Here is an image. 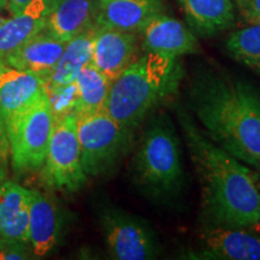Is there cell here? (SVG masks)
<instances>
[{
	"instance_id": "484cf974",
	"label": "cell",
	"mask_w": 260,
	"mask_h": 260,
	"mask_svg": "<svg viewBox=\"0 0 260 260\" xmlns=\"http://www.w3.org/2000/svg\"><path fill=\"white\" fill-rule=\"evenodd\" d=\"M10 157V148H9V140L6 135V129L4 123L0 117V180L4 176L8 167V159Z\"/></svg>"
},
{
	"instance_id": "4316f807",
	"label": "cell",
	"mask_w": 260,
	"mask_h": 260,
	"mask_svg": "<svg viewBox=\"0 0 260 260\" xmlns=\"http://www.w3.org/2000/svg\"><path fill=\"white\" fill-rule=\"evenodd\" d=\"M32 0H8V8L11 11L12 16L21 14Z\"/></svg>"
},
{
	"instance_id": "e0dca14e",
	"label": "cell",
	"mask_w": 260,
	"mask_h": 260,
	"mask_svg": "<svg viewBox=\"0 0 260 260\" xmlns=\"http://www.w3.org/2000/svg\"><path fill=\"white\" fill-rule=\"evenodd\" d=\"M161 12L162 0H109L99 4L96 24L136 32Z\"/></svg>"
},
{
	"instance_id": "f546056e",
	"label": "cell",
	"mask_w": 260,
	"mask_h": 260,
	"mask_svg": "<svg viewBox=\"0 0 260 260\" xmlns=\"http://www.w3.org/2000/svg\"><path fill=\"white\" fill-rule=\"evenodd\" d=\"M4 21H5V18L3 17V16H0V24H2Z\"/></svg>"
},
{
	"instance_id": "5bb4252c",
	"label": "cell",
	"mask_w": 260,
	"mask_h": 260,
	"mask_svg": "<svg viewBox=\"0 0 260 260\" xmlns=\"http://www.w3.org/2000/svg\"><path fill=\"white\" fill-rule=\"evenodd\" d=\"M65 45L67 42L41 31L6 57L3 63L38 75L46 83L56 69Z\"/></svg>"
},
{
	"instance_id": "7402d4cb",
	"label": "cell",
	"mask_w": 260,
	"mask_h": 260,
	"mask_svg": "<svg viewBox=\"0 0 260 260\" xmlns=\"http://www.w3.org/2000/svg\"><path fill=\"white\" fill-rule=\"evenodd\" d=\"M226 48L236 60L260 73V23L233 32Z\"/></svg>"
},
{
	"instance_id": "4dcf8cb0",
	"label": "cell",
	"mask_w": 260,
	"mask_h": 260,
	"mask_svg": "<svg viewBox=\"0 0 260 260\" xmlns=\"http://www.w3.org/2000/svg\"><path fill=\"white\" fill-rule=\"evenodd\" d=\"M98 3H99V4H102V3H105V2H109V0H96Z\"/></svg>"
},
{
	"instance_id": "5b68a950",
	"label": "cell",
	"mask_w": 260,
	"mask_h": 260,
	"mask_svg": "<svg viewBox=\"0 0 260 260\" xmlns=\"http://www.w3.org/2000/svg\"><path fill=\"white\" fill-rule=\"evenodd\" d=\"M54 126L46 92L24 111L19 112L6 124L10 155L16 172H28L42 168Z\"/></svg>"
},
{
	"instance_id": "2e32d148",
	"label": "cell",
	"mask_w": 260,
	"mask_h": 260,
	"mask_svg": "<svg viewBox=\"0 0 260 260\" xmlns=\"http://www.w3.org/2000/svg\"><path fill=\"white\" fill-rule=\"evenodd\" d=\"M31 189L15 182L0 184V240L28 243Z\"/></svg>"
},
{
	"instance_id": "d4e9b609",
	"label": "cell",
	"mask_w": 260,
	"mask_h": 260,
	"mask_svg": "<svg viewBox=\"0 0 260 260\" xmlns=\"http://www.w3.org/2000/svg\"><path fill=\"white\" fill-rule=\"evenodd\" d=\"M240 14L247 23H260V0H235Z\"/></svg>"
},
{
	"instance_id": "603a6c76",
	"label": "cell",
	"mask_w": 260,
	"mask_h": 260,
	"mask_svg": "<svg viewBox=\"0 0 260 260\" xmlns=\"http://www.w3.org/2000/svg\"><path fill=\"white\" fill-rule=\"evenodd\" d=\"M46 94L54 121L69 115V113H75V109H76V83L71 82L69 84H65V86L46 87Z\"/></svg>"
},
{
	"instance_id": "f1b7e54d",
	"label": "cell",
	"mask_w": 260,
	"mask_h": 260,
	"mask_svg": "<svg viewBox=\"0 0 260 260\" xmlns=\"http://www.w3.org/2000/svg\"><path fill=\"white\" fill-rule=\"evenodd\" d=\"M258 225H260V205H259V210H258Z\"/></svg>"
},
{
	"instance_id": "277c9868",
	"label": "cell",
	"mask_w": 260,
	"mask_h": 260,
	"mask_svg": "<svg viewBox=\"0 0 260 260\" xmlns=\"http://www.w3.org/2000/svg\"><path fill=\"white\" fill-rule=\"evenodd\" d=\"M134 177L138 186L157 200L172 199L183 188L180 141L168 119H154L142 136L134 158Z\"/></svg>"
},
{
	"instance_id": "44dd1931",
	"label": "cell",
	"mask_w": 260,
	"mask_h": 260,
	"mask_svg": "<svg viewBox=\"0 0 260 260\" xmlns=\"http://www.w3.org/2000/svg\"><path fill=\"white\" fill-rule=\"evenodd\" d=\"M76 109L75 113H89L105 110L111 81L92 61L80 70L76 80Z\"/></svg>"
},
{
	"instance_id": "9c48e42d",
	"label": "cell",
	"mask_w": 260,
	"mask_h": 260,
	"mask_svg": "<svg viewBox=\"0 0 260 260\" xmlns=\"http://www.w3.org/2000/svg\"><path fill=\"white\" fill-rule=\"evenodd\" d=\"M135 54V32L98 25L90 61L111 82L136 59Z\"/></svg>"
},
{
	"instance_id": "83f0119b",
	"label": "cell",
	"mask_w": 260,
	"mask_h": 260,
	"mask_svg": "<svg viewBox=\"0 0 260 260\" xmlns=\"http://www.w3.org/2000/svg\"><path fill=\"white\" fill-rule=\"evenodd\" d=\"M5 6H8V0H0V10L4 9Z\"/></svg>"
},
{
	"instance_id": "ba28073f",
	"label": "cell",
	"mask_w": 260,
	"mask_h": 260,
	"mask_svg": "<svg viewBox=\"0 0 260 260\" xmlns=\"http://www.w3.org/2000/svg\"><path fill=\"white\" fill-rule=\"evenodd\" d=\"M100 223L110 254L118 260L157 258L159 243L155 233L144 219L117 207H105Z\"/></svg>"
},
{
	"instance_id": "d6986e66",
	"label": "cell",
	"mask_w": 260,
	"mask_h": 260,
	"mask_svg": "<svg viewBox=\"0 0 260 260\" xmlns=\"http://www.w3.org/2000/svg\"><path fill=\"white\" fill-rule=\"evenodd\" d=\"M180 3L194 30L206 37L228 29L235 18L232 0H180Z\"/></svg>"
},
{
	"instance_id": "ac0fdd59",
	"label": "cell",
	"mask_w": 260,
	"mask_h": 260,
	"mask_svg": "<svg viewBox=\"0 0 260 260\" xmlns=\"http://www.w3.org/2000/svg\"><path fill=\"white\" fill-rule=\"evenodd\" d=\"M50 0H32L21 14L14 15L0 24V61L45 30Z\"/></svg>"
},
{
	"instance_id": "cb8c5ba5",
	"label": "cell",
	"mask_w": 260,
	"mask_h": 260,
	"mask_svg": "<svg viewBox=\"0 0 260 260\" xmlns=\"http://www.w3.org/2000/svg\"><path fill=\"white\" fill-rule=\"evenodd\" d=\"M27 243L0 240V260H23L29 258Z\"/></svg>"
},
{
	"instance_id": "3957f363",
	"label": "cell",
	"mask_w": 260,
	"mask_h": 260,
	"mask_svg": "<svg viewBox=\"0 0 260 260\" xmlns=\"http://www.w3.org/2000/svg\"><path fill=\"white\" fill-rule=\"evenodd\" d=\"M183 71L177 58L146 52L112 81L105 111L132 132L159 104L176 92Z\"/></svg>"
},
{
	"instance_id": "7c38bea8",
	"label": "cell",
	"mask_w": 260,
	"mask_h": 260,
	"mask_svg": "<svg viewBox=\"0 0 260 260\" xmlns=\"http://www.w3.org/2000/svg\"><path fill=\"white\" fill-rule=\"evenodd\" d=\"M203 258L260 260V237L243 228L214 225L203 237Z\"/></svg>"
},
{
	"instance_id": "4fadbf2b",
	"label": "cell",
	"mask_w": 260,
	"mask_h": 260,
	"mask_svg": "<svg viewBox=\"0 0 260 260\" xmlns=\"http://www.w3.org/2000/svg\"><path fill=\"white\" fill-rule=\"evenodd\" d=\"M146 52H158L178 58L183 54L197 53V39L177 19L159 14L142 28Z\"/></svg>"
},
{
	"instance_id": "1f68e13d",
	"label": "cell",
	"mask_w": 260,
	"mask_h": 260,
	"mask_svg": "<svg viewBox=\"0 0 260 260\" xmlns=\"http://www.w3.org/2000/svg\"><path fill=\"white\" fill-rule=\"evenodd\" d=\"M255 167H256V168H258V170H259V172H260V159H259L258 164H256V165H255Z\"/></svg>"
},
{
	"instance_id": "7a4b0ae2",
	"label": "cell",
	"mask_w": 260,
	"mask_h": 260,
	"mask_svg": "<svg viewBox=\"0 0 260 260\" xmlns=\"http://www.w3.org/2000/svg\"><path fill=\"white\" fill-rule=\"evenodd\" d=\"M189 103L211 141L245 164H258L259 89L243 81L201 73L191 82Z\"/></svg>"
},
{
	"instance_id": "ffe728a7",
	"label": "cell",
	"mask_w": 260,
	"mask_h": 260,
	"mask_svg": "<svg viewBox=\"0 0 260 260\" xmlns=\"http://www.w3.org/2000/svg\"><path fill=\"white\" fill-rule=\"evenodd\" d=\"M96 27L98 24L67 42L56 69L46 82V87H59L75 82L80 70L92 60L93 39Z\"/></svg>"
},
{
	"instance_id": "52a82bcc",
	"label": "cell",
	"mask_w": 260,
	"mask_h": 260,
	"mask_svg": "<svg viewBox=\"0 0 260 260\" xmlns=\"http://www.w3.org/2000/svg\"><path fill=\"white\" fill-rule=\"evenodd\" d=\"M42 177L47 186L67 193L77 191L87 181L81 162L75 113L54 121L46 159L42 165Z\"/></svg>"
},
{
	"instance_id": "8fae6325",
	"label": "cell",
	"mask_w": 260,
	"mask_h": 260,
	"mask_svg": "<svg viewBox=\"0 0 260 260\" xmlns=\"http://www.w3.org/2000/svg\"><path fill=\"white\" fill-rule=\"evenodd\" d=\"M98 10L96 0H53L44 31L60 41H70L96 25Z\"/></svg>"
},
{
	"instance_id": "d6a6232c",
	"label": "cell",
	"mask_w": 260,
	"mask_h": 260,
	"mask_svg": "<svg viewBox=\"0 0 260 260\" xmlns=\"http://www.w3.org/2000/svg\"><path fill=\"white\" fill-rule=\"evenodd\" d=\"M50 2H51V3H52V2H53V0H50Z\"/></svg>"
},
{
	"instance_id": "6da1fadb",
	"label": "cell",
	"mask_w": 260,
	"mask_h": 260,
	"mask_svg": "<svg viewBox=\"0 0 260 260\" xmlns=\"http://www.w3.org/2000/svg\"><path fill=\"white\" fill-rule=\"evenodd\" d=\"M178 121L199 175L205 217L214 225H258L259 175L201 134L187 113Z\"/></svg>"
},
{
	"instance_id": "8992f818",
	"label": "cell",
	"mask_w": 260,
	"mask_h": 260,
	"mask_svg": "<svg viewBox=\"0 0 260 260\" xmlns=\"http://www.w3.org/2000/svg\"><path fill=\"white\" fill-rule=\"evenodd\" d=\"M76 123L84 174L87 177L105 174L124 153L132 132L116 122L105 110L77 113Z\"/></svg>"
},
{
	"instance_id": "30bf717a",
	"label": "cell",
	"mask_w": 260,
	"mask_h": 260,
	"mask_svg": "<svg viewBox=\"0 0 260 260\" xmlns=\"http://www.w3.org/2000/svg\"><path fill=\"white\" fill-rule=\"evenodd\" d=\"M45 92L46 83L40 76L0 61V117L5 126Z\"/></svg>"
},
{
	"instance_id": "9a60e30c",
	"label": "cell",
	"mask_w": 260,
	"mask_h": 260,
	"mask_svg": "<svg viewBox=\"0 0 260 260\" xmlns=\"http://www.w3.org/2000/svg\"><path fill=\"white\" fill-rule=\"evenodd\" d=\"M61 220L56 204L40 191L31 189L29 207L28 245L37 256H44L57 246Z\"/></svg>"
}]
</instances>
